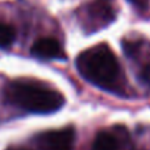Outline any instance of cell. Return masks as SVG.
Returning <instances> with one entry per match:
<instances>
[{
  "mask_svg": "<svg viewBox=\"0 0 150 150\" xmlns=\"http://www.w3.org/2000/svg\"><path fill=\"white\" fill-rule=\"evenodd\" d=\"M77 69L83 78L103 90H119L122 80L121 66L115 53L106 44H97L80 53Z\"/></svg>",
  "mask_w": 150,
  "mask_h": 150,
  "instance_id": "cell-1",
  "label": "cell"
},
{
  "mask_svg": "<svg viewBox=\"0 0 150 150\" xmlns=\"http://www.w3.org/2000/svg\"><path fill=\"white\" fill-rule=\"evenodd\" d=\"M5 97L9 103L31 112V113H52L63 106V96L38 83L12 81L5 88Z\"/></svg>",
  "mask_w": 150,
  "mask_h": 150,
  "instance_id": "cell-2",
  "label": "cell"
},
{
  "mask_svg": "<svg viewBox=\"0 0 150 150\" xmlns=\"http://www.w3.org/2000/svg\"><path fill=\"white\" fill-rule=\"evenodd\" d=\"M75 132L72 128L53 129L37 137V144L41 150H72Z\"/></svg>",
  "mask_w": 150,
  "mask_h": 150,
  "instance_id": "cell-3",
  "label": "cell"
},
{
  "mask_svg": "<svg viewBox=\"0 0 150 150\" xmlns=\"http://www.w3.org/2000/svg\"><path fill=\"white\" fill-rule=\"evenodd\" d=\"M31 53L38 59H65V52L54 38L37 40L31 47Z\"/></svg>",
  "mask_w": 150,
  "mask_h": 150,
  "instance_id": "cell-4",
  "label": "cell"
},
{
  "mask_svg": "<svg viewBox=\"0 0 150 150\" xmlns=\"http://www.w3.org/2000/svg\"><path fill=\"white\" fill-rule=\"evenodd\" d=\"M93 150H119V144L115 135L102 131L96 135L93 143Z\"/></svg>",
  "mask_w": 150,
  "mask_h": 150,
  "instance_id": "cell-5",
  "label": "cell"
},
{
  "mask_svg": "<svg viewBox=\"0 0 150 150\" xmlns=\"http://www.w3.org/2000/svg\"><path fill=\"white\" fill-rule=\"evenodd\" d=\"M15 35H16L15 34V30L11 25L0 22V47L11 46L15 41Z\"/></svg>",
  "mask_w": 150,
  "mask_h": 150,
  "instance_id": "cell-6",
  "label": "cell"
},
{
  "mask_svg": "<svg viewBox=\"0 0 150 150\" xmlns=\"http://www.w3.org/2000/svg\"><path fill=\"white\" fill-rule=\"evenodd\" d=\"M141 78H143V81H144L146 84H149V86H150V63L144 66L143 74H141Z\"/></svg>",
  "mask_w": 150,
  "mask_h": 150,
  "instance_id": "cell-7",
  "label": "cell"
},
{
  "mask_svg": "<svg viewBox=\"0 0 150 150\" xmlns=\"http://www.w3.org/2000/svg\"><path fill=\"white\" fill-rule=\"evenodd\" d=\"M131 3H134L135 6H138V8H144L147 3H149V0H129Z\"/></svg>",
  "mask_w": 150,
  "mask_h": 150,
  "instance_id": "cell-8",
  "label": "cell"
},
{
  "mask_svg": "<svg viewBox=\"0 0 150 150\" xmlns=\"http://www.w3.org/2000/svg\"><path fill=\"white\" fill-rule=\"evenodd\" d=\"M8 150H28V149H22V147H11Z\"/></svg>",
  "mask_w": 150,
  "mask_h": 150,
  "instance_id": "cell-9",
  "label": "cell"
}]
</instances>
